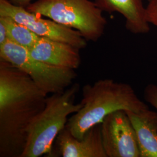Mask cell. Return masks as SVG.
<instances>
[{"label":"cell","instance_id":"cell-1","mask_svg":"<svg viewBox=\"0 0 157 157\" xmlns=\"http://www.w3.org/2000/svg\"><path fill=\"white\" fill-rule=\"evenodd\" d=\"M47 97L28 74L0 59V157H21Z\"/></svg>","mask_w":157,"mask_h":157},{"label":"cell","instance_id":"cell-2","mask_svg":"<svg viewBox=\"0 0 157 157\" xmlns=\"http://www.w3.org/2000/svg\"><path fill=\"white\" fill-rule=\"evenodd\" d=\"M82 107L68 119L66 127L76 138L82 139L93 126L118 110L140 112L149 108L128 83L104 78L82 88Z\"/></svg>","mask_w":157,"mask_h":157},{"label":"cell","instance_id":"cell-3","mask_svg":"<svg viewBox=\"0 0 157 157\" xmlns=\"http://www.w3.org/2000/svg\"><path fill=\"white\" fill-rule=\"evenodd\" d=\"M79 90L77 83L47 96L44 108L34 118L28 129L27 142L21 157H39L50 154L57 136L66 127L68 117L79 111L82 104L75 103Z\"/></svg>","mask_w":157,"mask_h":157},{"label":"cell","instance_id":"cell-4","mask_svg":"<svg viewBox=\"0 0 157 157\" xmlns=\"http://www.w3.org/2000/svg\"><path fill=\"white\" fill-rule=\"evenodd\" d=\"M25 8L78 30L87 41L100 39L107 25L103 11L90 0H37Z\"/></svg>","mask_w":157,"mask_h":157},{"label":"cell","instance_id":"cell-5","mask_svg":"<svg viewBox=\"0 0 157 157\" xmlns=\"http://www.w3.org/2000/svg\"><path fill=\"white\" fill-rule=\"evenodd\" d=\"M0 59L25 72L47 95L61 93L72 85L77 77L75 70L59 67L39 61L29 50L8 40L0 46Z\"/></svg>","mask_w":157,"mask_h":157},{"label":"cell","instance_id":"cell-6","mask_svg":"<svg viewBox=\"0 0 157 157\" xmlns=\"http://www.w3.org/2000/svg\"><path fill=\"white\" fill-rule=\"evenodd\" d=\"M0 16L11 17L41 37L65 42L80 50L87 45V41L78 30L51 19H43L40 15L29 11L25 8L15 6L7 0H0Z\"/></svg>","mask_w":157,"mask_h":157},{"label":"cell","instance_id":"cell-7","mask_svg":"<svg viewBox=\"0 0 157 157\" xmlns=\"http://www.w3.org/2000/svg\"><path fill=\"white\" fill-rule=\"evenodd\" d=\"M101 131L107 157H140L135 129L125 110L108 115L101 123Z\"/></svg>","mask_w":157,"mask_h":157},{"label":"cell","instance_id":"cell-8","mask_svg":"<svg viewBox=\"0 0 157 157\" xmlns=\"http://www.w3.org/2000/svg\"><path fill=\"white\" fill-rule=\"evenodd\" d=\"M56 141L62 157H107L102 143L101 124L89 129L80 139L74 137L65 127Z\"/></svg>","mask_w":157,"mask_h":157},{"label":"cell","instance_id":"cell-9","mask_svg":"<svg viewBox=\"0 0 157 157\" xmlns=\"http://www.w3.org/2000/svg\"><path fill=\"white\" fill-rule=\"evenodd\" d=\"M79 51L67 43L40 37L29 51L31 56L40 61L76 70L81 63Z\"/></svg>","mask_w":157,"mask_h":157},{"label":"cell","instance_id":"cell-10","mask_svg":"<svg viewBox=\"0 0 157 157\" xmlns=\"http://www.w3.org/2000/svg\"><path fill=\"white\" fill-rule=\"evenodd\" d=\"M102 11L118 12L126 20V28L133 34H145L150 30L143 0H94Z\"/></svg>","mask_w":157,"mask_h":157},{"label":"cell","instance_id":"cell-11","mask_svg":"<svg viewBox=\"0 0 157 157\" xmlns=\"http://www.w3.org/2000/svg\"><path fill=\"white\" fill-rule=\"evenodd\" d=\"M135 129L140 157H157V111H126Z\"/></svg>","mask_w":157,"mask_h":157},{"label":"cell","instance_id":"cell-12","mask_svg":"<svg viewBox=\"0 0 157 157\" xmlns=\"http://www.w3.org/2000/svg\"><path fill=\"white\" fill-rule=\"evenodd\" d=\"M0 20L6 25L8 40L29 50L35 45L40 37L27 26L10 17L0 16Z\"/></svg>","mask_w":157,"mask_h":157},{"label":"cell","instance_id":"cell-13","mask_svg":"<svg viewBox=\"0 0 157 157\" xmlns=\"http://www.w3.org/2000/svg\"><path fill=\"white\" fill-rule=\"evenodd\" d=\"M144 97L146 101L154 107L157 111V85L149 84L144 90Z\"/></svg>","mask_w":157,"mask_h":157},{"label":"cell","instance_id":"cell-14","mask_svg":"<svg viewBox=\"0 0 157 157\" xmlns=\"http://www.w3.org/2000/svg\"><path fill=\"white\" fill-rule=\"evenodd\" d=\"M146 17L149 23L157 26V0H149L146 7Z\"/></svg>","mask_w":157,"mask_h":157},{"label":"cell","instance_id":"cell-15","mask_svg":"<svg viewBox=\"0 0 157 157\" xmlns=\"http://www.w3.org/2000/svg\"><path fill=\"white\" fill-rule=\"evenodd\" d=\"M8 40V30L4 23L0 20V46L5 44Z\"/></svg>","mask_w":157,"mask_h":157},{"label":"cell","instance_id":"cell-16","mask_svg":"<svg viewBox=\"0 0 157 157\" xmlns=\"http://www.w3.org/2000/svg\"><path fill=\"white\" fill-rule=\"evenodd\" d=\"M10 2L15 6H21L23 8H26L28 6H29L33 0H7Z\"/></svg>","mask_w":157,"mask_h":157}]
</instances>
